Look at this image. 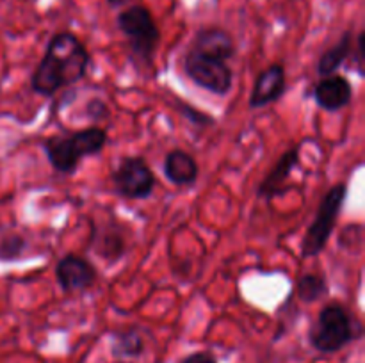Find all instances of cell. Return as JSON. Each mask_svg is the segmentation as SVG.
<instances>
[{
  "label": "cell",
  "mask_w": 365,
  "mask_h": 363,
  "mask_svg": "<svg viewBox=\"0 0 365 363\" xmlns=\"http://www.w3.org/2000/svg\"><path fill=\"white\" fill-rule=\"evenodd\" d=\"M88 48L71 32H57L46 45V52L31 77L32 91L38 95L56 96L63 88L77 84L89 68Z\"/></svg>",
  "instance_id": "6da1fadb"
},
{
  "label": "cell",
  "mask_w": 365,
  "mask_h": 363,
  "mask_svg": "<svg viewBox=\"0 0 365 363\" xmlns=\"http://www.w3.org/2000/svg\"><path fill=\"white\" fill-rule=\"evenodd\" d=\"M106 144L107 130L96 125L77 132L50 135L41 141V148L50 166L61 174H73L81 160L98 155Z\"/></svg>",
  "instance_id": "7a4b0ae2"
},
{
  "label": "cell",
  "mask_w": 365,
  "mask_h": 363,
  "mask_svg": "<svg viewBox=\"0 0 365 363\" xmlns=\"http://www.w3.org/2000/svg\"><path fill=\"white\" fill-rule=\"evenodd\" d=\"M362 337V324L341 302H328L309 330V342L317 352L334 354Z\"/></svg>",
  "instance_id": "3957f363"
},
{
  "label": "cell",
  "mask_w": 365,
  "mask_h": 363,
  "mask_svg": "<svg viewBox=\"0 0 365 363\" xmlns=\"http://www.w3.org/2000/svg\"><path fill=\"white\" fill-rule=\"evenodd\" d=\"M118 28L127 36L130 57L139 70H152L157 46L160 43V31L148 7L141 4L120 11L116 18Z\"/></svg>",
  "instance_id": "277c9868"
},
{
  "label": "cell",
  "mask_w": 365,
  "mask_h": 363,
  "mask_svg": "<svg viewBox=\"0 0 365 363\" xmlns=\"http://www.w3.org/2000/svg\"><path fill=\"white\" fill-rule=\"evenodd\" d=\"M346 196H348V185L337 184L334 187L328 189L327 194L323 196L317 209L316 217L312 223L309 224L305 237L302 242V256L303 258H312L323 253L327 248L328 241H330L331 233L335 230V223H337L341 210L344 206Z\"/></svg>",
  "instance_id": "5b68a950"
},
{
  "label": "cell",
  "mask_w": 365,
  "mask_h": 363,
  "mask_svg": "<svg viewBox=\"0 0 365 363\" xmlns=\"http://www.w3.org/2000/svg\"><path fill=\"white\" fill-rule=\"evenodd\" d=\"M182 68L191 82L216 96H227L234 88V71L225 60L209 59L187 50L182 57Z\"/></svg>",
  "instance_id": "8992f818"
},
{
  "label": "cell",
  "mask_w": 365,
  "mask_h": 363,
  "mask_svg": "<svg viewBox=\"0 0 365 363\" xmlns=\"http://www.w3.org/2000/svg\"><path fill=\"white\" fill-rule=\"evenodd\" d=\"M110 182L114 192L125 199H148L155 189V174L143 157H121Z\"/></svg>",
  "instance_id": "52a82bcc"
},
{
  "label": "cell",
  "mask_w": 365,
  "mask_h": 363,
  "mask_svg": "<svg viewBox=\"0 0 365 363\" xmlns=\"http://www.w3.org/2000/svg\"><path fill=\"white\" fill-rule=\"evenodd\" d=\"M56 278L63 292H84L96 283L98 273L89 260L78 255H66L57 262Z\"/></svg>",
  "instance_id": "ba28073f"
},
{
  "label": "cell",
  "mask_w": 365,
  "mask_h": 363,
  "mask_svg": "<svg viewBox=\"0 0 365 363\" xmlns=\"http://www.w3.org/2000/svg\"><path fill=\"white\" fill-rule=\"evenodd\" d=\"M198 56L209 57V59L225 60L232 59L235 53V43L230 32L221 27H202L195 32L189 48Z\"/></svg>",
  "instance_id": "9c48e42d"
},
{
  "label": "cell",
  "mask_w": 365,
  "mask_h": 363,
  "mask_svg": "<svg viewBox=\"0 0 365 363\" xmlns=\"http://www.w3.org/2000/svg\"><path fill=\"white\" fill-rule=\"evenodd\" d=\"M287 89V77L282 64H271L259 73L250 96V109L257 110L278 102Z\"/></svg>",
  "instance_id": "30bf717a"
},
{
  "label": "cell",
  "mask_w": 365,
  "mask_h": 363,
  "mask_svg": "<svg viewBox=\"0 0 365 363\" xmlns=\"http://www.w3.org/2000/svg\"><path fill=\"white\" fill-rule=\"evenodd\" d=\"M312 98L327 112H337L348 107L353 98L351 82L342 75H328L314 85Z\"/></svg>",
  "instance_id": "8fae6325"
},
{
  "label": "cell",
  "mask_w": 365,
  "mask_h": 363,
  "mask_svg": "<svg viewBox=\"0 0 365 363\" xmlns=\"http://www.w3.org/2000/svg\"><path fill=\"white\" fill-rule=\"evenodd\" d=\"M91 246L96 255L110 265L120 262L127 251V237H125L121 224L110 223L103 224V228L93 226Z\"/></svg>",
  "instance_id": "7c38bea8"
},
{
  "label": "cell",
  "mask_w": 365,
  "mask_h": 363,
  "mask_svg": "<svg viewBox=\"0 0 365 363\" xmlns=\"http://www.w3.org/2000/svg\"><path fill=\"white\" fill-rule=\"evenodd\" d=\"M299 164V146L287 149L284 155L280 157V160L277 162V166L269 171L266 178L260 182L259 189H257V194L262 199H273L277 196H282L285 192L284 185L287 184L289 177L292 174V171L296 169V166Z\"/></svg>",
  "instance_id": "4fadbf2b"
},
{
  "label": "cell",
  "mask_w": 365,
  "mask_h": 363,
  "mask_svg": "<svg viewBox=\"0 0 365 363\" xmlns=\"http://www.w3.org/2000/svg\"><path fill=\"white\" fill-rule=\"evenodd\" d=\"M164 177L177 187H191L198 180L200 167L195 157L185 149L175 148L164 157Z\"/></svg>",
  "instance_id": "5bb4252c"
},
{
  "label": "cell",
  "mask_w": 365,
  "mask_h": 363,
  "mask_svg": "<svg viewBox=\"0 0 365 363\" xmlns=\"http://www.w3.org/2000/svg\"><path fill=\"white\" fill-rule=\"evenodd\" d=\"M353 41H355L353 28H348V31L342 32L341 38L319 56V60H317V73H319L321 77H328V75L337 73L339 68H341L342 64L348 60V57L351 56Z\"/></svg>",
  "instance_id": "9a60e30c"
},
{
  "label": "cell",
  "mask_w": 365,
  "mask_h": 363,
  "mask_svg": "<svg viewBox=\"0 0 365 363\" xmlns=\"http://www.w3.org/2000/svg\"><path fill=\"white\" fill-rule=\"evenodd\" d=\"M145 349L146 342L139 327H125L110 335V354L116 359L139 358Z\"/></svg>",
  "instance_id": "2e32d148"
},
{
  "label": "cell",
  "mask_w": 365,
  "mask_h": 363,
  "mask_svg": "<svg viewBox=\"0 0 365 363\" xmlns=\"http://www.w3.org/2000/svg\"><path fill=\"white\" fill-rule=\"evenodd\" d=\"M296 294L302 301L316 302L328 294V281L323 274H303L296 283Z\"/></svg>",
  "instance_id": "e0dca14e"
},
{
  "label": "cell",
  "mask_w": 365,
  "mask_h": 363,
  "mask_svg": "<svg viewBox=\"0 0 365 363\" xmlns=\"http://www.w3.org/2000/svg\"><path fill=\"white\" fill-rule=\"evenodd\" d=\"M29 242L24 235L16 231H7L0 235V262H14L24 256L27 251Z\"/></svg>",
  "instance_id": "ac0fdd59"
},
{
  "label": "cell",
  "mask_w": 365,
  "mask_h": 363,
  "mask_svg": "<svg viewBox=\"0 0 365 363\" xmlns=\"http://www.w3.org/2000/svg\"><path fill=\"white\" fill-rule=\"evenodd\" d=\"M84 116L91 121L93 125L109 117V107L102 98H91L84 107Z\"/></svg>",
  "instance_id": "d6986e66"
},
{
  "label": "cell",
  "mask_w": 365,
  "mask_h": 363,
  "mask_svg": "<svg viewBox=\"0 0 365 363\" xmlns=\"http://www.w3.org/2000/svg\"><path fill=\"white\" fill-rule=\"evenodd\" d=\"M364 46H365V32L360 31L359 36H356V39L353 41V50H351V60L355 63V70L359 71L360 77H364V68H365Z\"/></svg>",
  "instance_id": "ffe728a7"
},
{
  "label": "cell",
  "mask_w": 365,
  "mask_h": 363,
  "mask_svg": "<svg viewBox=\"0 0 365 363\" xmlns=\"http://www.w3.org/2000/svg\"><path fill=\"white\" fill-rule=\"evenodd\" d=\"M180 363H220L216 359V356L210 351H196L191 352V354L184 356L180 359Z\"/></svg>",
  "instance_id": "44dd1931"
},
{
  "label": "cell",
  "mask_w": 365,
  "mask_h": 363,
  "mask_svg": "<svg viewBox=\"0 0 365 363\" xmlns=\"http://www.w3.org/2000/svg\"><path fill=\"white\" fill-rule=\"evenodd\" d=\"M185 110H182L184 114H187L189 120L192 121L195 125H198V127H209V123H212V117L207 116V114H202L198 109H191V107L187 105H182Z\"/></svg>",
  "instance_id": "7402d4cb"
},
{
  "label": "cell",
  "mask_w": 365,
  "mask_h": 363,
  "mask_svg": "<svg viewBox=\"0 0 365 363\" xmlns=\"http://www.w3.org/2000/svg\"><path fill=\"white\" fill-rule=\"evenodd\" d=\"M127 4V0H107V6L113 7V9H118V7H123Z\"/></svg>",
  "instance_id": "603a6c76"
},
{
  "label": "cell",
  "mask_w": 365,
  "mask_h": 363,
  "mask_svg": "<svg viewBox=\"0 0 365 363\" xmlns=\"http://www.w3.org/2000/svg\"><path fill=\"white\" fill-rule=\"evenodd\" d=\"M114 363H123V362H121V359H118V362H114Z\"/></svg>",
  "instance_id": "cb8c5ba5"
}]
</instances>
